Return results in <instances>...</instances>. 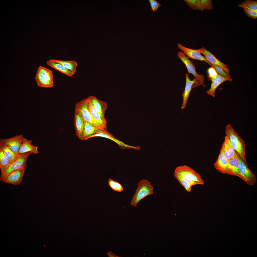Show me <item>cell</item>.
Here are the masks:
<instances>
[{"instance_id": "obj_1", "label": "cell", "mask_w": 257, "mask_h": 257, "mask_svg": "<svg viewBox=\"0 0 257 257\" xmlns=\"http://www.w3.org/2000/svg\"><path fill=\"white\" fill-rule=\"evenodd\" d=\"M225 133L234 151L248 166L246 158V146L243 140L230 124L226 126Z\"/></svg>"}, {"instance_id": "obj_2", "label": "cell", "mask_w": 257, "mask_h": 257, "mask_svg": "<svg viewBox=\"0 0 257 257\" xmlns=\"http://www.w3.org/2000/svg\"><path fill=\"white\" fill-rule=\"evenodd\" d=\"M174 175L175 178H181L192 186L197 185H203L204 184L200 174L190 167L186 165L177 167Z\"/></svg>"}, {"instance_id": "obj_3", "label": "cell", "mask_w": 257, "mask_h": 257, "mask_svg": "<svg viewBox=\"0 0 257 257\" xmlns=\"http://www.w3.org/2000/svg\"><path fill=\"white\" fill-rule=\"evenodd\" d=\"M154 189L150 182L143 179L137 184V188L131 202V205L136 207L139 202L147 196L153 194Z\"/></svg>"}, {"instance_id": "obj_4", "label": "cell", "mask_w": 257, "mask_h": 257, "mask_svg": "<svg viewBox=\"0 0 257 257\" xmlns=\"http://www.w3.org/2000/svg\"><path fill=\"white\" fill-rule=\"evenodd\" d=\"M235 153L238 162L239 170L241 178L248 185H253L257 181L256 176L235 152Z\"/></svg>"}, {"instance_id": "obj_5", "label": "cell", "mask_w": 257, "mask_h": 257, "mask_svg": "<svg viewBox=\"0 0 257 257\" xmlns=\"http://www.w3.org/2000/svg\"><path fill=\"white\" fill-rule=\"evenodd\" d=\"M32 153L30 152L18 154L17 157L10 163L0 178L3 177L10 172L18 169L25 168L29 156Z\"/></svg>"}, {"instance_id": "obj_6", "label": "cell", "mask_w": 257, "mask_h": 257, "mask_svg": "<svg viewBox=\"0 0 257 257\" xmlns=\"http://www.w3.org/2000/svg\"><path fill=\"white\" fill-rule=\"evenodd\" d=\"M88 101L87 98L77 102L75 105V112L79 115L84 121H87L95 126L88 108Z\"/></svg>"}, {"instance_id": "obj_7", "label": "cell", "mask_w": 257, "mask_h": 257, "mask_svg": "<svg viewBox=\"0 0 257 257\" xmlns=\"http://www.w3.org/2000/svg\"><path fill=\"white\" fill-rule=\"evenodd\" d=\"M88 98V107L93 119L95 126L99 130L105 131L107 130V122L106 119L101 118L99 113L94 107L90 97Z\"/></svg>"}, {"instance_id": "obj_8", "label": "cell", "mask_w": 257, "mask_h": 257, "mask_svg": "<svg viewBox=\"0 0 257 257\" xmlns=\"http://www.w3.org/2000/svg\"><path fill=\"white\" fill-rule=\"evenodd\" d=\"M185 75L186 83L184 91L182 94L183 101L181 107L182 109L185 108L190 93L193 88L198 86L200 85H202L204 87L206 86V85L202 83L195 78L192 80H191L189 77L188 73H186Z\"/></svg>"}, {"instance_id": "obj_9", "label": "cell", "mask_w": 257, "mask_h": 257, "mask_svg": "<svg viewBox=\"0 0 257 257\" xmlns=\"http://www.w3.org/2000/svg\"><path fill=\"white\" fill-rule=\"evenodd\" d=\"M178 56L186 66L188 72L192 74L195 79L204 84V76L198 74L196 70V67L193 63L189 59V58L183 52L180 51L178 52Z\"/></svg>"}, {"instance_id": "obj_10", "label": "cell", "mask_w": 257, "mask_h": 257, "mask_svg": "<svg viewBox=\"0 0 257 257\" xmlns=\"http://www.w3.org/2000/svg\"><path fill=\"white\" fill-rule=\"evenodd\" d=\"M25 171V168L12 171L0 178V181L17 185L21 182Z\"/></svg>"}, {"instance_id": "obj_11", "label": "cell", "mask_w": 257, "mask_h": 257, "mask_svg": "<svg viewBox=\"0 0 257 257\" xmlns=\"http://www.w3.org/2000/svg\"><path fill=\"white\" fill-rule=\"evenodd\" d=\"M22 134L16 135L8 138H1L0 142L7 145L13 152L17 155L23 138Z\"/></svg>"}, {"instance_id": "obj_12", "label": "cell", "mask_w": 257, "mask_h": 257, "mask_svg": "<svg viewBox=\"0 0 257 257\" xmlns=\"http://www.w3.org/2000/svg\"><path fill=\"white\" fill-rule=\"evenodd\" d=\"M97 137L105 138L111 140L115 142L123 148H124L125 149L133 148L138 150H139L141 149L140 146L134 147L125 144L123 142L115 138L112 134L108 131H105L100 130L97 133L89 136L85 140H87L91 138Z\"/></svg>"}, {"instance_id": "obj_13", "label": "cell", "mask_w": 257, "mask_h": 257, "mask_svg": "<svg viewBox=\"0 0 257 257\" xmlns=\"http://www.w3.org/2000/svg\"><path fill=\"white\" fill-rule=\"evenodd\" d=\"M200 53L204 54L207 60L213 64L217 65L222 68L227 74L230 75V70L227 65L220 61L213 54L207 50L204 47L200 49Z\"/></svg>"}, {"instance_id": "obj_14", "label": "cell", "mask_w": 257, "mask_h": 257, "mask_svg": "<svg viewBox=\"0 0 257 257\" xmlns=\"http://www.w3.org/2000/svg\"><path fill=\"white\" fill-rule=\"evenodd\" d=\"M177 46L178 48L184 54L189 58L192 59H196L201 61H204L209 65L210 63L208 62L205 57L202 55L200 53V49H193L186 47L179 43H178Z\"/></svg>"}, {"instance_id": "obj_15", "label": "cell", "mask_w": 257, "mask_h": 257, "mask_svg": "<svg viewBox=\"0 0 257 257\" xmlns=\"http://www.w3.org/2000/svg\"><path fill=\"white\" fill-rule=\"evenodd\" d=\"M32 140H28L23 137L19 148L18 154L29 152L35 154H38V147L32 145Z\"/></svg>"}, {"instance_id": "obj_16", "label": "cell", "mask_w": 257, "mask_h": 257, "mask_svg": "<svg viewBox=\"0 0 257 257\" xmlns=\"http://www.w3.org/2000/svg\"><path fill=\"white\" fill-rule=\"evenodd\" d=\"M228 164V160L221 149L217 158L214 165V167L222 173L226 174Z\"/></svg>"}, {"instance_id": "obj_17", "label": "cell", "mask_w": 257, "mask_h": 257, "mask_svg": "<svg viewBox=\"0 0 257 257\" xmlns=\"http://www.w3.org/2000/svg\"><path fill=\"white\" fill-rule=\"evenodd\" d=\"M89 97L94 107L99 113L101 118L103 119H106L105 118V113L108 107L107 103L100 100L94 96H91Z\"/></svg>"}, {"instance_id": "obj_18", "label": "cell", "mask_w": 257, "mask_h": 257, "mask_svg": "<svg viewBox=\"0 0 257 257\" xmlns=\"http://www.w3.org/2000/svg\"><path fill=\"white\" fill-rule=\"evenodd\" d=\"M226 174L237 176L241 178L239 170V163L235 153L234 156L228 160Z\"/></svg>"}, {"instance_id": "obj_19", "label": "cell", "mask_w": 257, "mask_h": 257, "mask_svg": "<svg viewBox=\"0 0 257 257\" xmlns=\"http://www.w3.org/2000/svg\"><path fill=\"white\" fill-rule=\"evenodd\" d=\"M221 149L228 160L232 158L235 155V151L230 141L226 136L225 137Z\"/></svg>"}, {"instance_id": "obj_20", "label": "cell", "mask_w": 257, "mask_h": 257, "mask_svg": "<svg viewBox=\"0 0 257 257\" xmlns=\"http://www.w3.org/2000/svg\"><path fill=\"white\" fill-rule=\"evenodd\" d=\"M84 120L79 114L74 112V124L76 135L81 139L84 129Z\"/></svg>"}, {"instance_id": "obj_21", "label": "cell", "mask_w": 257, "mask_h": 257, "mask_svg": "<svg viewBox=\"0 0 257 257\" xmlns=\"http://www.w3.org/2000/svg\"><path fill=\"white\" fill-rule=\"evenodd\" d=\"M100 130L92 124L84 121V129L81 140H85L89 136L97 133Z\"/></svg>"}, {"instance_id": "obj_22", "label": "cell", "mask_w": 257, "mask_h": 257, "mask_svg": "<svg viewBox=\"0 0 257 257\" xmlns=\"http://www.w3.org/2000/svg\"><path fill=\"white\" fill-rule=\"evenodd\" d=\"M35 79L37 84L39 87L44 88H50L52 87L54 85V84L49 82L44 76L38 68L37 69Z\"/></svg>"}, {"instance_id": "obj_23", "label": "cell", "mask_w": 257, "mask_h": 257, "mask_svg": "<svg viewBox=\"0 0 257 257\" xmlns=\"http://www.w3.org/2000/svg\"><path fill=\"white\" fill-rule=\"evenodd\" d=\"M46 64L48 65L69 77H72L74 75L71 71L67 69L61 64L54 62L52 59L47 61Z\"/></svg>"}, {"instance_id": "obj_24", "label": "cell", "mask_w": 257, "mask_h": 257, "mask_svg": "<svg viewBox=\"0 0 257 257\" xmlns=\"http://www.w3.org/2000/svg\"><path fill=\"white\" fill-rule=\"evenodd\" d=\"M56 63L60 64L67 69L71 71L74 74L76 73L78 64L74 60L64 61L52 59Z\"/></svg>"}, {"instance_id": "obj_25", "label": "cell", "mask_w": 257, "mask_h": 257, "mask_svg": "<svg viewBox=\"0 0 257 257\" xmlns=\"http://www.w3.org/2000/svg\"><path fill=\"white\" fill-rule=\"evenodd\" d=\"M196 10L203 11L204 10H210L213 8L212 1L211 0H196Z\"/></svg>"}, {"instance_id": "obj_26", "label": "cell", "mask_w": 257, "mask_h": 257, "mask_svg": "<svg viewBox=\"0 0 257 257\" xmlns=\"http://www.w3.org/2000/svg\"><path fill=\"white\" fill-rule=\"evenodd\" d=\"M0 149H1L4 155L10 163L15 160L18 156V155L15 153L7 145L0 142Z\"/></svg>"}, {"instance_id": "obj_27", "label": "cell", "mask_w": 257, "mask_h": 257, "mask_svg": "<svg viewBox=\"0 0 257 257\" xmlns=\"http://www.w3.org/2000/svg\"><path fill=\"white\" fill-rule=\"evenodd\" d=\"M10 163L8 159L4 155L1 149H0V168L1 175L3 174Z\"/></svg>"}, {"instance_id": "obj_28", "label": "cell", "mask_w": 257, "mask_h": 257, "mask_svg": "<svg viewBox=\"0 0 257 257\" xmlns=\"http://www.w3.org/2000/svg\"><path fill=\"white\" fill-rule=\"evenodd\" d=\"M44 76L49 81L54 84L52 71L51 70L42 66L38 68Z\"/></svg>"}, {"instance_id": "obj_29", "label": "cell", "mask_w": 257, "mask_h": 257, "mask_svg": "<svg viewBox=\"0 0 257 257\" xmlns=\"http://www.w3.org/2000/svg\"><path fill=\"white\" fill-rule=\"evenodd\" d=\"M238 6L243 8H246L250 10H257V1L251 0H247L239 4Z\"/></svg>"}, {"instance_id": "obj_30", "label": "cell", "mask_w": 257, "mask_h": 257, "mask_svg": "<svg viewBox=\"0 0 257 257\" xmlns=\"http://www.w3.org/2000/svg\"><path fill=\"white\" fill-rule=\"evenodd\" d=\"M108 183L109 186L113 191L121 192L123 190L124 188L122 185L118 182L114 181L111 178L109 179Z\"/></svg>"}, {"instance_id": "obj_31", "label": "cell", "mask_w": 257, "mask_h": 257, "mask_svg": "<svg viewBox=\"0 0 257 257\" xmlns=\"http://www.w3.org/2000/svg\"><path fill=\"white\" fill-rule=\"evenodd\" d=\"M211 80L212 81L211 87L208 90L206 91V92L208 94L214 97L216 90L219 85L216 78L212 79Z\"/></svg>"}, {"instance_id": "obj_32", "label": "cell", "mask_w": 257, "mask_h": 257, "mask_svg": "<svg viewBox=\"0 0 257 257\" xmlns=\"http://www.w3.org/2000/svg\"><path fill=\"white\" fill-rule=\"evenodd\" d=\"M175 178L188 192H190L191 191L192 186L181 178L178 177H176Z\"/></svg>"}, {"instance_id": "obj_33", "label": "cell", "mask_w": 257, "mask_h": 257, "mask_svg": "<svg viewBox=\"0 0 257 257\" xmlns=\"http://www.w3.org/2000/svg\"><path fill=\"white\" fill-rule=\"evenodd\" d=\"M209 65L214 68L218 74L225 77L230 78V75L226 73L222 68L219 66L215 64H213L211 63Z\"/></svg>"}, {"instance_id": "obj_34", "label": "cell", "mask_w": 257, "mask_h": 257, "mask_svg": "<svg viewBox=\"0 0 257 257\" xmlns=\"http://www.w3.org/2000/svg\"><path fill=\"white\" fill-rule=\"evenodd\" d=\"M151 7V10L152 12H156L158 9L161 5L159 2L156 0H148Z\"/></svg>"}, {"instance_id": "obj_35", "label": "cell", "mask_w": 257, "mask_h": 257, "mask_svg": "<svg viewBox=\"0 0 257 257\" xmlns=\"http://www.w3.org/2000/svg\"><path fill=\"white\" fill-rule=\"evenodd\" d=\"M247 16L253 19L257 18V10H250L246 8H243Z\"/></svg>"}, {"instance_id": "obj_36", "label": "cell", "mask_w": 257, "mask_h": 257, "mask_svg": "<svg viewBox=\"0 0 257 257\" xmlns=\"http://www.w3.org/2000/svg\"><path fill=\"white\" fill-rule=\"evenodd\" d=\"M208 72L209 78L211 80L212 79L216 78L218 74L215 69L212 67L208 69Z\"/></svg>"}, {"instance_id": "obj_37", "label": "cell", "mask_w": 257, "mask_h": 257, "mask_svg": "<svg viewBox=\"0 0 257 257\" xmlns=\"http://www.w3.org/2000/svg\"><path fill=\"white\" fill-rule=\"evenodd\" d=\"M219 85L223 82L226 81H232V79L230 78H226L218 74L216 78Z\"/></svg>"}, {"instance_id": "obj_38", "label": "cell", "mask_w": 257, "mask_h": 257, "mask_svg": "<svg viewBox=\"0 0 257 257\" xmlns=\"http://www.w3.org/2000/svg\"><path fill=\"white\" fill-rule=\"evenodd\" d=\"M184 1L191 9L193 10H196V0H184Z\"/></svg>"}, {"instance_id": "obj_39", "label": "cell", "mask_w": 257, "mask_h": 257, "mask_svg": "<svg viewBox=\"0 0 257 257\" xmlns=\"http://www.w3.org/2000/svg\"><path fill=\"white\" fill-rule=\"evenodd\" d=\"M107 254L109 257H120L115 255L111 251H110L107 253Z\"/></svg>"}]
</instances>
